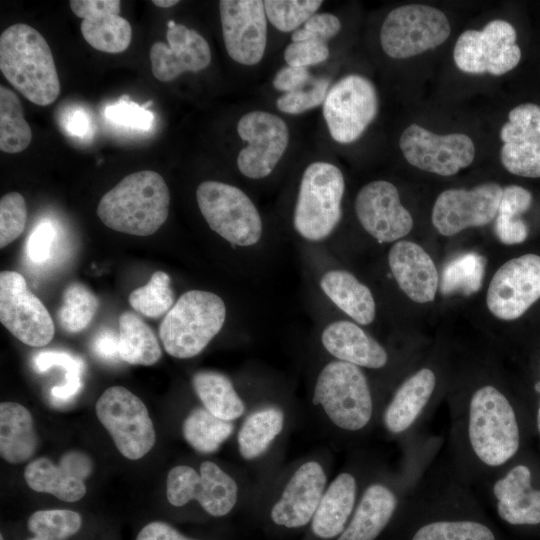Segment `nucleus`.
Returning <instances> with one entry per match:
<instances>
[{"label":"nucleus","instance_id":"1","mask_svg":"<svg viewBox=\"0 0 540 540\" xmlns=\"http://www.w3.org/2000/svg\"><path fill=\"white\" fill-rule=\"evenodd\" d=\"M170 192L164 178L151 170L124 177L100 200L97 215L110 229L149 236L166 221Z\"/></svg>","mask_w":540,"mask_h":540},{"label":"nucleus","instance_id":"2","mask_svg":"<svg viewBox=\"0 0 540 540\" xmlns=\"http://www.w3.org/2000/svg\"><path fill=\"white\" fill-rule=\"evenodd\" d=\"M0 70L18 92L36 105H50L60 94L51 49L45 38L27 24H14L1 34Z\"/></svg>","mask_w":540,"mask_h":540},{"label":"nucleus","instance_id":"3","mask_svg":"<svg viewBox=\"0 0 540 540\" xmlns=\"http://www.w3.org/2000/svg\"><path fill=\"white\" fill-rule=\"evenodd\" d=\"M225 319L226 306L218 295L190 290L181 295L165 315L159 336L169 355L192 358L219 333Z\"/></svg>","mask_w":540,"mask_h":540},{"label":"nucleus","instance_id":"4","mask_svg":"<svg viewBox=\"0 0 540 540\" xmlns=\"http://www.w3.org/2000/svg\"><path fill=\"white\" fill-rule=\"evenodd\" d=\"M345 181L341 170L329 162L316 161L303 172L294 209L295 230L304 239L327 238L342 217Z\"/></svg>","mask_w":540,"mask_h":540},{"label":"nucleus","instance_id":"5","mask_svg":"<svg viewBox=\"0 0 540 540\" xmlns=\"http://www.w3.org/2000/svg\"><path fill=\"white\" fill-rule=\"evenodd\" d=\"M469 440L476 456L489 466L512 458L519 447V429L508 399L487 385L473 394L469 406Z\"/></svg>","mask_w":540,"mask_h":540},{"label":"nucleus","instance_id":"6","mask_svg":"<svg viewBox=\"0 0 540 540\" xmlns=\"http://www.w3.org/2000/svg\"><path fill=\"white\" fill-rule=\"evenodd\" d=\"M313 404L321 405L328 418L349 431L365 427L373 404L367 379L361 369L344 361H332L318 375Z\"/></svg>","mask_w":540,"mask_h":540},{"label":"nucleus","instance_id":"7","mask_svg":"<svg viewBox=\"0 0 540 540\" xmlns=\"http://www.w3.org/2000/svg\"><path fill=\"white\" fill-rule=\"evenodd\" d=\"M196 200L209 227L229 243L248 247L260 240L261 216L240 188L220 181H204L196 189Z\"/></svg>","mask_w":540,"mask_h":540},{"label":"nucleus","instance_id":"8","mask_svg":"<svg viewBox=\"0 0 540 540\" xmlns=\"http://www.w3.org/2000/svg\"><path fill=\"white\" fill-rule=\"evenodd\" d=\"M451 33L447 16L424 4H408L391 10L380 30L383 51L391 58L405 59L434 49Z\"/></svg>","mask_w":540,"mask_h":540},{"label":"nucleus","instance_id":"9","mask_svg":"<svg viewBox=\"0 0 540 540\" xmlns=\"http://www.w3.org/2000/svg\"><path fill=\"white\" fill-rule=\"evenodd\" d=\"M96 415L127 459L138 460L154 446L156 434L148 410L127 388L106 389L96 403Z\"/></svg>","mask_w":540,"mask_h":540},{"label":"nucleus","instance_id":"10","mask_svg":"<svg viewBox=\"0 0 540 540\" xmlns=\"http://www.w3.org/2000/svg\"><path fill=\"white\" fill-rule=\"evenodd\" d=\"M516 39V30L509 22L492 20L482 30L469 29L458 37L454 62L465 73L503 75L520 62L521 50Z\"/></svg>","mask_w":540,"mask_h":540},{"label":"nucleus","instance_id":"11","mask_svg":"<svg viewBox=\"0 0 540 540\" xmlns=\"http://www.w3.org/2000/svg\"><path fill=\"white\" fill-rule=\"evenodd\" d=\"M379 107L374 84L359 74L337 81L323 103V116L333 140L349 144L358 140L375 119Z\"/></svg>","mask_w":540,"mask_h":540},{"label":"nucleus","instance_id":"12","mask_svg":"<svg viewBox=\"0 0 540 540\" xmlns=\"http://www.w3.org/2000/svg\"><path fill=\"white\" fill-rule=\"evenodd\" d=\"M166 496L169 503L176 507L197 500L208 514L221 517L235 506L238 487L234 479L217 464L204 461L199 473L187 465L173 467L167 476Z\"/></svg>","mask_w":540,"mask_h":540},{"label":"nucleus","instance_id":"13","mask_svg":"<svg viewBox=\"0 0 540 540\" xmlns=\"http://www.w3.org/2000/svg\"><path fill=\"white\" fill-rule=\"evenodd\" d=\"M0 321L19 341L32 347L47 345L55 332L48 310L16 271L0 273Z\"/></svg>","mask_w":540,"mask_h":540},{"label":"nucleus","instance_id":"14","mask_svg":"<svg viewBox=\"0 0 540 540\" xmlns=\"http://www.w3.org/2000/svg\"><path fill=\"white\" fill-rule=\"evenodd\" d=\"M237 133L247 143L237 156L239 171L250 179L271 174L289 144L286 122L273 113L254 110L239 119Z\"/></svg>","mask_w":540,"mask_h":540},{"label":"nucleus","instance_id":"15","mask_svg":"<svg viewBox=\"0 0 540 540\" xmlns=\"http://www.w3.org/2000/svg\"><path fill=\"white\" fill-rule=\"evenodd\" d=\"M399 147L412 166L440 176H452L474 160L475 146L463 133L438 135L418 124L401 134Z\"/></svg>","mask_w":540,"mask_h":540},{"label":"nucleus","instance_id":"16","mask_svg":"<svg viewBox=\"0 0 540 540\" xmlns=\"http://www.w3.org/2000/svg\"><path fill=\"white\" fill-rule=\"evenodd\" d=\"M540 298V256L525 254L504 263L489 284L486 303L501 320L521 317Z\"/></svg>","mask_w":540,"mask_h":540},{"label":"nucleus","instance_id":"17","mask_svg":"<svg viewBox=\"0 0 540 540\" xmlns=\"http://www.w3.org/2000/svg\"><path fill=\"white\" fill-rule=\"evenodd\" d=\"M502 192L503 188L494 182L480 184L471 190L447 189L434 203L432 224L443 236L487 225L496 218Z\"/></svg>","mask_w":540,"mask_h":540},{"label":"nucleus","instance_id":"18","mask_svg":"<svg viewBox=\"0 0 540 540\" xmlns=\"http://www.w3.org/2000/svg\"><path fill=\"white\" fill-rule=\"evenodd\" d=\"M219 13L224 45L237 63H259L267 45V16L264 1L221 0Z\"/></svg>","mask_w":540,"mask_h":540},{"label":"nucleus","instance_id":"19","mask_svg":"<svg viewBox=\"0 0 540 540\" xmlns=\"http://www.w3.org/2000/svg\"><path fill=\"white\" fill-rule=\"evenodd\" d=\"M354 208L361 226L380 243L397 241L413 228L410 212L389 181L376 180L363 186L356 195Z\"/></svg>","mask_w":540,"mask_h":540},{"label":"nucleus","instance_id":"20","mask_svg":"<svg viewBox=\"0 0 540 540\" xmlns=\"http://www.w3.org/2000/svg\"><path fill=\"white\" fill-rule=\"evenodd\" d=\"M500 159L517 176L540 177V106L523 103L508 114L500 131Z\"/></svg>","mask_w":540,"mask_h":540},{"label":"nucleus","instance_id":"21","mask_svg":"<svg viewBox=\"0 0 540 540\" xmlns=\"http://www.w3.org/2000/svg\"><path fill=\"white\" fill-rule=\"evenodd\" d=\"M168 44L156 42L150 49L151 69L162 82L176 79L184 72H199L211 62V50L196 30L176 24L166 32Z\"/></svg>","mask_w":540,"mask_h":540},{"label":"nucleus","instance_id":"22","mask_svg":"<svg viewBox=\"0 0 540 540\" xmlns=\"http://www.w3.org/2000/svg\"><path fill=\"white\" fill-rule=\"evenodd\" d=\"M92 472L90 457L80 451H69L55 465L40 457L30 462L24 472L27 485L34 491L49 493L65 502L79 501L86 494L84 480Z\"/></svg>","mask_w":540,"mask_h":540},{"label":"nucleus","instance_id":"23","mask_svg":"<svg viewBox=\"0 0 540 540\" xmlns=\"http://www.w3.org/2000/svg\"><path fill=\"white\" fill-rule=\"evenodd\" d=\"M325 485L326 475L319 463L309 461L302 464L272 507L273 522L287 528L305 526L316 512Z\"/></svg>","mask_w":540,"mask_h":540},{"label":"nucleus","instance_id":"24","mask_svg":"<svg viewBox=\"0 0 540 540\" xmlns=\"http://www.w3.org/2000/svg\"><path fill=\"white\" fill-rule=\"evenodd\" d=\"M388 263L400 289L412 301L423 304L434 300L438 271L420 245L407 240L396 242L389 250Z\"/></svg>","mask_w":540,"mask_h":540},{"label":"nucleus","instance_id":"25","mask_svg":"<svg viewBox=\"0 0 540 540\" xmlns=\"http://www.w3.org/2000/svg\"><path fill=\"white\" fill-rule=\"evenodd\" d=\"M324 348L340 361L356 366L378 369L386 365L385 349L357 324L340 320L329 324L322 332Z\"/></svg>","mask_w":540,"mask_h":540},{"label":"nucleus","instance_id":"26","mask_svg":"<svg viewBox=\"0 0 540 540\" xmlns=\"http://www.w3.org/2000/svg\"><path fill=\"white\" fill-rule=\"evenodd\" d=\"M499 516L513 525L540 523V490L531 486V472L525 465H517L493 487Z\"/></svg>","mask_w":540,"mask_h":540},{"label":"nucleus","instance_id":"27","mask_svg":"<svg viewBox=\"0 0 540 540\" xmlns=\"http://www.w3.org/2000/svg\"><path fill=\"white\" fill-rule=\"evenodd\" d=\"M356 499V481L349 473L339 474L325 490L312 518V531L331 539L345 530Z\"/></svg>","mask_w":540,"mask_h":540},{"label":"nucleus","instance_id":"28","mask_svg":"<svg viewBox=\"0 0 540 540\" xmlns=\"http://www.w3.org/2000/svg\"><path fill=\"white\" fill-rule=\"evenodd\" d=\"M397 499L381 484H373L364 492L356 511L337 540H375L390 521Z\"/></svg>","mask_w":540,"mask_h":540},{"label":"nucleus","instance_id":"29","mask_svg":"<svg viewBox=\"0 0 540 540\" xmlns=\"http://www.w3.org/2000/svg\"><path fill=\"white\" fill-rule=\"evenodd\" d=\"M435 385V374L428 368L420 369L405 380L385 411L387 429L393 433L408 429L429 401Z\"/></svg>","mask_w":540,"mask_h":540},{"label":"nucleus","instance_id":"30","mask_svg":"<svg viewBox=\"0 0 540 540\" xmlns=\"http://www.w3.org/2000/svg\"><path fill=\"white\" fill-rule=\"evenodd\" d=\"M37 436L30 412L15 402L0 404V454L10 464L27 461L35 453Z\"/></svg>","mask_w":540,"mask_h":540},{"label":"nucleus","instance_id":"31","mask_svg":"<svg viewBox=\"0 0 540 540\" xmlns=\"http://www.w3.org/2000/svg\"><path fill=\"white\" fill-rule=\"evenodd\" d=\"M320 287L325 295L344 313L361 325L373 322L376 305L370 289L344 270L326 272Z\"/></svg>","mask_w":540,"mask_h":540},{"label":"nucleus","instance_id":"32","mask_svg":"<svg viewBox=\"0 0 540 540\" xmlns=\"http://www.w3.org/2000/svg\"><path fill=\"white\" fill-rule=\"evenodd\" d=\"M194 390L207 409L214 416L232 421L245 411V405L234 389L231 380L223 373L202 370L192 379Z\"/></svg>","mask_w":540,"mask_h":540},{"label":"nucleus","instance_id":"33","mask_svg":"<svg viewBox=\"0 0 540 540\" xmlns=\"http://www.w3.org/2000/svg\"><path fill=\"white\" fill-rule=\"evenodd\" d=\"M162 351L153 330L136 314L125 311L119 317V357L133 364L150 366Z\"/></svg>","mask_w":540,"mask_h":540},{"label":"nucleus","instance_id":"34","mask_svg":"<svg viewBox=\"0 0 540 540\" xmlns=\"http://www.w3.org/2000/svg\"><path fill=\"white\" fill-rule=\"evenodd\" d=\"M284 413L275 407L257 410L246 417L238 433L241 456L252 460L261 456L280 434Z\"/></svg>","mask_w":540,"mask_h":540},{"label":"nucleus","instance_id":"35","mask_svg":"<svg viewBox=\"0 0 540 540\" xmlns=\"http://www.w3.org/2000/svg\"><path fill=\"white\" fill-rule=\"evenodd\" d=\"M81 33L86 42L101 52L121 53L130 45V23L116 12H101L85 17Z\"/></svg>","mask_w":540,"mask_h":540},{"label":"nucleus","instance_id":"36","mask_svg":"<svg viewBox=\"0 0 540 540\" xmlns=\"http://www.w3.org/2000/svg\"><path fill=\"white\" fill-rule=\"evenodd\" d=\"M532 200V194L521 186L503 188L495 218V233L502 243L515 245L526 240L528 227L520 215L530 208Z\"/></svg>","mask_w":540,"mask_h":540},{"label":"nucleus","instance_id":"37","mask_svg":"<svg viewBox=\"0 0 540 540\" xmlns=\"http://www.w3.org/2000/svg\"><path fill=\"white\" fill-rule=\"evenodd\" d=\"M233 431L231 421L220 419L201 407L191 410L182 424L186 442L202 454L216 452Z\"/></svg>","mask_w":540,"mask_h":540},{"label":"nucleus","instance_id":"38","mask_svg":"<svg viewBox=\"0 0 540 540\" xmlns=\"http://www.w3.org/2000/svg\"><path fill=\"white\" fill-rule=\"evenodd\" d=\"M32 139V131L25 120L18 96L0 86V150L19 153L25 150Z\"/></svg>","mask_w":540,"mask_h":540},{"label":"nucleus","instance_id":"39","mask_svg":"<svg viewBox=\"0 0 540 540\" xmlns=\"http://www.w3.org/2000/svg\"><path fill=\"white\" fill-rule=\"evenodd\" d=\"M99 307L97 297L83 284H69L62 294V305L57 313L61 328L78 333L89 326Z\"/></svg>","mask_w":540,"mask_h":540},{"label":"nucleus","instance_id":"40","mask_svg":"<svg viewBox=\"0 0 540 540\" xmlns=\"http://www.w3.org/2000/svg\"><path fill=\"white\" fill-rule=\"evenodd\" d=\"M174 293L167 273L156 271L149 282L133 290L129 303L133 309L149 318H159L173 307Z\"/></svg>","mask_w":540,"mask_h":540},{"label":"nucleus","instance_id":"41","mask_svg":"<svg viewBox=\"0 0 540 540\" xmlns=\"http://www.w3.org/2000/svg\"><path fill=\"white\" fill-rule=\"evenodd\" d=\"M82 525L79 513L67 509L38 510L31 514L27 527L34 534L27 540H67Z\"/></svg>","mask_w":540,"mask_h":540},{"label":"nucleus","instance_id":"42","mask_svg":"<svg viewBox=\"0 0 540 540\" xmlns=\"http://www.w3.org/2000/svg\"><path fill=\"white\" fill-rule=\"evenodd\" d=\"M321 0H266L264 7L267 19L279 31L298 29L322 5Z\"/></svg>","mask_w":540,"mask_h":540},{"label":"nucleus","instance_id":"43","mask_svg":"<svg viewBox=\"0 0 540 540\" xmlns=\"http://www.w3.org/2000/svg\"><path fill=\"white\" fill-rule=\"evenodd\" d=\"M412 540H495V536L478 522L437 521L421 527Z\"/></svg>","mask_w":540,"mask_h":540},{"label":"nucleus","instance_id":"44","mask_svg":"<svg viewBox=\"0 0 540 540\" xmlns=\"http://www.w3.org/2000/svg\"><path fill=\"white\" fill-rule=\"evenodd\" d=\"M484 260L476 254H466L453 260L443 272L442 292L450 293L462 289L466 292L478 290L481 284Z\"/></svg>","mask_w":540,"mask_h":540},{"label":"nucleus","instance_id":"45","mask_svg":"<svg viewBox=\"0 0 540 540\" xmlns=\"http://www.w3.org/2000/svg\"><path fill=\"white\" fill-rule=\"evenodd\" d=\"M27 222V206L18 192H10L0 200V247L4 248L24 231Z\"/></svg>","mask_w":540,"mask_h":540},{"label":"nucleus","instance_id":"46","mask_svg":"<svg viewBox=\"0 0 540 540\" xmlns=\"http://www.w3.org/2000/svg\"><path fill=\"white\" fill-rule=\"evenodd\" d=\"M329 84V79L324 77L312 79L306 86L281 95L276 106L283 113H304L324 103Z\"/></svg>","mask_w":540,"mask_h":540},{"label":"nucleus","instance_id":"47","mask_svg":"<svg viewBox=\"0 0 540 540\" xmlns=\"http://www.w3.org/2000/svg\"><path fill=\"white\" fill-rule=\"evenodd\" d=\"M152 103V101H148L139 106L131 101L128 95H122L115 104L105 109V117L117 125L148 130L154 120L153 113L147 109Z\"/></svg>","mask_w":540,"mask_h":540},{"label":"nucleus","instance_id":"48","mask_svg":"<svg viewBox=\"0 0 540 540\" xmlns=\"http://www.w3.org/2000/svg\"><path fill=\"white\" fill-rule=\"evenodd\" d=\"M341 30V22L332 13H315L304 24L302 28L295 30L291 36L292 42L306 40H318L326 42Z\"/></svg>","mask_w":540,"mask_h":540},{"label":"nucleus","instance_id":"49","mask_svg":"<svg viewBox=\"0 0 540 540\" xmlns=\"http://www.w3.org/2000/svg\"><path fill=\"white\" fill-rule=\"evenodd\" d=\"M329 53L326 42L306 40L290 43L284 50V59L288 66L306 68L324 62Z\"/></svg>","mask_w":540,"mask_h":540},{"label":"nucleus","instance_id":"50","mask_svg":"<svg viewBox=\"0 0 540 540\" xmlns=\"http://www.w3.org/2000/svg\"><path fill=\"white\" fill-rule=\"evenodd\" d=\"M56 230L49 221L40 222L27 241V255L33 263H44L51 255Z\"/></svg>","mask_w":540,"mask_h":540},{"label":"nucleus","instance_id":"51","mask_svg":"<svg viewBox=\"0 0 540 540\" xmlns=\"http://www.w3.org/2000/svg\"><path fill=\"white\" fill-rule=\"evenodd\" d=\"M35 368L39 372H45L49 368L58 366L66 372L84 370V362L81 358L76 357L64 351H42L36 354L34 358Z\"/></svg>","mask_w":540,"mask_h":540},{"label":"nucleus","instance_id":"52","mask_svg":"<svg viewBox=\"0 0 540 540\" xmlns=\"http://www.w3.org/2000/svg\"><path fill=\"white\" fill-rule=\"evenodd\" d=\"M311 80L307 68L286 66L274 76L273 86L278 91L289 93L306 86Z\"/></svg>","mask_w":540,"mask_h":540},{"label":"nucleus","instance_id":"53","mask_svg":"<svg viewBox=\"0 0 540 540\" xmlns=\"http://www.w3.org/2000/svg\"><path fill=\"white\" fill-rule=\"evenodd\" d=\"M92 351L105 361L120 359L119 334L110 328L101 329L93 338Z\"/></svg>","mask_w":540,"mask_h":540},{"label":"nucleus","instance_id":"54","mask_svg":"<svg viewBox=\"0 0 540 540\" xmlns=\"http://www.w3.org/2000/svg\"><path fill=\"white\" fill-rule=\"evenodd\" d=\"M69 5L76 16L84 19L89 15L101 12L119 14L121 2L119 0H71Z\"/></svg>","mask_w":540,"mask_h":540},{"label":"nucleus","instance_id":"55","mask_svg":"<svg viewBox=\"0 0 540 540\" xmlns=\"http://www.w3.org/2000/svg\"><path fill=\"white\" fill-rule=\"evenodd\" d=\"M81 371L66 372L65 381L62 385L54 386L51 391V399L54 404H67L82 388Z\"/></svg>","mask_w":540,"mask_h":540},{"label":"nucleus","instance_id":"56","mask_svg":"<svg viewBox=\"0 0 540 540\" xmlns=\"http://www.w3.org/2000/svg\"><path fill=\"white\" fill-rule=\"evenodd\" d=\"M136 540H194L190 539L173 526L162 521H153L144 526L138 533Z\"/></svg>","mask_w":540,"mask_h":540},{"label":"nucleus","instance_id":"57","mask_svg":"<svg viewBox=\"0 0 540 540\" xmlns=\"http://www.w3.org/2000/svg\"><path fill=\"white\" fill-rule=\"evenodd\" d=\"M63 123L70 134L78 137H84L88 134L91 127L88 116L81 109L67 111L63 118Z\"/></svg>","mask_w":540,"mask_h":540},{"label":"nucleus","instance_id":"58","mask_svg":"<svg viewBox=\"0 0 540 540\" xmlns=\"http://www.w3.org/2000/svg\"><path fill=\"white\" fill-rule=\"evenodd\" d=\"M153 4L161 8H169L179 3L178 0H153Z\"/></svg>","mask_w":540,"mask_h":540},{"label":"nucleus","instance_id":"59","mask_svg":"<svg viewBox=\"0 0 540 540\" xmlns=\"http://www.w3.org/2000/svg\"><path fill=\"white\" fill-rule=\"evenodd\" d=\"M537 426H538V430H539V433H540V408H539L538 414H537Z\"/></svg>","mask_w":540,"mask_h":540},{"label":"nucleus","instance_id":"60","mask_svg":"<svg viewBox=\"0 0 540 540\" xmlns=\"http://www.w3.org/2000/svg\"><path fill=\"white\" fill-rule=\"evenodd\" d=\"M175 25H176V23H175L173 20H170V21H168V23H167V27H168V28H172V27H174Z\"/></svg>","mask_w":540,"mask_h":540},{"label":"nucleus","instance_id":"61","mask_svg":"<svg viewBox=\"0 0 540 540\" xmlns=\"http://www.w3.org/2000/svg\"><path fill=\"white\" fill-rule=\"evenodd\" d=\"M536 390L540 392V383L536 384L535 386Z\"/></svg>","mask_w":540,"mask_h":540},{"label":"nucleus","instance_id":"62","mask_svg":"<svg viewBox=\"0 0 540 540\" xmlns=\"http://www.w3.org/2000/svg\"><path fill=\"white\" fill-rule=\"evenodd\" d=\"M0 540H4V538H3L2 534H1V536H0Z\"/></svg>","mask_w":540,"mask_h":540}]
</instances>
